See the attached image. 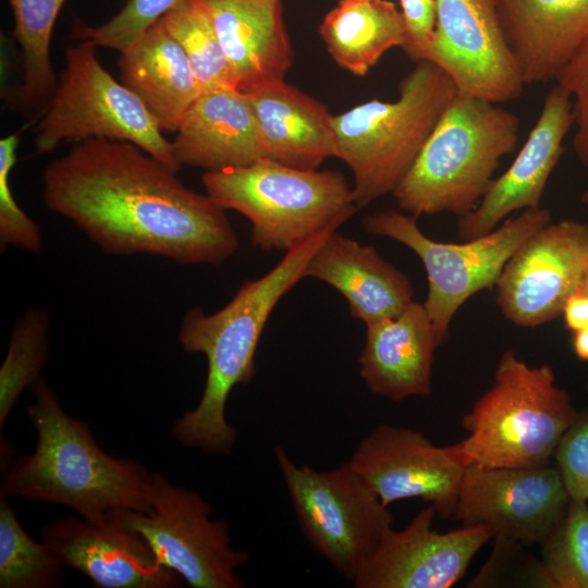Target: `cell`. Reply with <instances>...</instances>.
I'll return each mask as SVG.
<instances>
[{
    "label": "cell",
    "instance_id": "6da1fadb",
    "mask_svg": "<svg viewBox=\"0 0 588 588\" xmlns=\"http://www.w3.org/2000/svg\"><path fill=\"white\" fill-rule=\"evenodd\" d=\"M47 208L111 255L219 265L238 248L225 209L124 140L88 138L44 173Z\"/></svg>",
    "mask_w": 588,
    "mask_h": 588
},
{
    "label": "cell",
    "instance_id": "7a4b0ae2",
    "mask_svg": "<svg viewBox=\"0 0 588 588\" xmlns=\"http://www.w3.org/2000/svg\"><path fill=\"white\" fill-rule=\"evenodd\" d=\"M338 229H327L285 252L265 275L243 282L232 299L216 313L207 314L200 307L185 313L179 342L187 353L204 354L208 369L197 406L172 426L182 445L210 454L232 453L237 431L225 416L229 394L236 384H247L254 378L255 355L269 316L305 278L311 256Z\"/></svg>",
    "mask_w": 588,
    "mask_h": 588
},
{
    "label": "cell",
    "instance_id": "3957f363",
    "mask_svg": "<svg viewBox=\"0 0 588 588\" xmlns=\"http://www.w3.org/2000/svg\"><path fill=\"white\" fill-rule=\"evenodd\" d=\"M29 390L35 401L26 413L36 446L5 466L0 494L62 505L83 517L114 510L147 512L150 474L145 467L105 452L89 425L63 409L44 378Z\"/></svg>",
    "mask_w": 588,
    "mask_h": 588
},
{
    "label": "cell",
    "instance_id": "277c9868",
    "mask_svg": "<svg viewBox=\"0 0 588 588\" xmlns=\"http://www.w3.org/2000/svg\"><path fill=\"white\" fill-rule=\"evenodd\" d=\"M518 126L517 115L499 103L457 90L392 192L399 207L416 218L470 212L500 160L516 149Z\"/></svg>",
    "mask_w": 588,
    "mask_h": 588
},
{
    "label": "cell",
    "instance_id": "5b68a950",
    "mask_svg": "<svg viewBox=\"0 0 588 588\" xmlns=\"http://www.w3.org/2000/svg\"><path fill=\"white\" fill-rule=\"evenodd\" d=\"M399 91L394 101L371 99L333 115L335 157L353 173L358 209L394 191L457 88L438 65L419 61Z\"/></svg>",
    "mask_w": 588,
    "mask_h": 588
},
{
    "label": "cell",
    "instance_id": "8992f818",
    "mask_svg": "<svg viewBox=\"0 0 588 588\" xmlns=\"http://www.w3.org/2000/svg\"><path fill=\"white\" fill-rule=\"evenodd\" d=\"M577 415L548 364L529 366L506 351L492 385L462 417L468 436L457 443L468 465L544 466Z\"/></svg>",
    "mask_w": 588,
    "mask_h": 588
},
{
    "label": "cell",
    "instance_id": "52a82bcc",
    "mask_svg": "<svg viewBox=\"0 0 588 588\" xmlns=\"http://www.w3.org/2000/svg\"><path fill=\"white\" fill-rule=\"evenodd\" d=\"M206 194L247 218L252 244L285 250L340 228L357 210L353 187L335 170H301L265 158L253 164L205 172Z\"/></svg>",
    "mask_w": 588,
    "mask_h": 588
},
{
    "label": "cell",
    "instance_id": "ba28073f",
    "mask_svg": "<svg viewBox=\"0 0 588 588\" xmlns=\"http://www.w3.org/2000/svg\"><path fill=\"white\" fill-rule=\"evenodd\" d=\"M550 222L547 208L525 209L490 233L461 243L428 237L416 217L394 209L367 215L363 225L369 234L405 245L422 262L428 280L424 305L441 345L449 336L458 308L476 293L495 285L516 249Z\"/></svg>",
    "mask_w": 588,
    "mask_h": 588
},
{
    "label": "cell",
    "instance_id": "9c48e42d",
    "mask_svg": "<svg viewBox=\"0 0 588 588\" xmlns=\"http://www.w3.org/2000/svg\"><path fill=\"white\" fill-rule=\"evenodd\" d=\"M299 528L335 572L353 583L383 537L393 515L350 461L333 469L297 465L274 446Z\"/></svg>",
    "mask_w": 588,
    "mask_h": 588
},
{
    "label": "cell",
    "instance_id": "30bf717a",
    "mask_svg": "<svg viewBox=\"0 0 588 588\" xmlns=\"http://www.w3.org/2000/svg\"><path fill=\"white\" fill-rule=\"evenodd\" d=\"M95 48L81 41L65 49L60 82L36 127V152H50L62 142L124 140L177 172L171 142L142 100L105 70Z\"/></svg>",
    "mask_w": 588,
    "mask_h": 588
},
{
    "label": "cell",
    "instance_id": "8fae6325",
    "mask_svg": "<svg viewBox=\"0 0 588 588\" xmlns=\"http://www.w3.org/2000/svg\"><path fill=\"white\" fill-rule=\"evenodd\" d=\"M149 510H114L117 517L140 534L158 560L193 588H243L237 569L250 555L232 546L228 523L211 518L209 503L195 490L150 474Z\"/></svg>",
    "mask_w": 588,
    "mask_h": 588
},
{
    "label": "cell",
    "instance_id": "7c38bea8",
    "mask_svg": "<svg viewBox=\"0 0 588 588\" xmlns=\"http://www.w3.org/2000/svg\"><path fill=\"white\" fill-rule=\"evenodd\" d=\"M571 498L559 470L538 467L467 466L453 517L483 525L493 538L540 544L564 516Z\"/></svg>",
    "mask_w": 588,
    "mask_h": 588
},
{
    "label": "cell",
    "instance_id": "4fadbf2b",
    "mask_svg": "<svg viewBox=\"0 0 588 588\" xmlns=\"http://www.w3.org/2000/svg\"><path fill=\"white\" fill-rule=\"evenodd\" d=\"M587 264V223L566 219L546 224L505 264L495 283L501 313L525 328L552 321L578 290Z\"/></svg>",
    "mask_w": 588,
    "mask_h": 588
},
{
    "label": "cell",
    "instance_id": "5bb4252c",
    "mask_svg": "<svg viewBox=\"0 0 588 588\" xmlns=\"http://www.w3.org/2000/svg\"><path fill=\"white\" fill-rule=\"evenodd\" d=\"M350 462L385 506L421 499L441 518L454 515L468 466L458 443L437 446L417 430L389 424L368 433Z\"/></svg>",
    "mask_w": 588,
    "mask_h": 588
},
{
    "label": "cell",
    "instance_id": "9a60e30c",
    "mask_svg": "<svg viewBox=\"0 0 588 588\" xmlns=\"http://www.w3.org/2000/svg\"><path fill=\"white\" fill-rule=\"evenodd\" d=\"M425 61L443 70L460 93L495 103L517 99L526 86L492 0H437Z\"/></svg>",
    "mask_w": 588,
    "mask_h": 588
},
{
    "label": "cell",
    "instance_id": "2e32d148",
    "mask_svg": "<svg viewBox=\"0 0 588 588\" xmlns=\"http://www.w3.org/2000/svg\"><path fill=\"white\" fill-rule=\"evenodd\" d=\"M41 540L63 567L99 588H177L183 579L164 566L147 540L110 511L96 517L54 519Z\"/></svg>",
    "mask_w": 588,
    "mask_h": 588
},
{
    "label": "cell",
    "instance_id": "e0dca14e",
    "mask_svg": "<svg viewBox=\"0 0 588 588\" xmlns=\"http://www.w3.org/2000/svg\"><path fill=\"white\" fill-rule=\"evenodd\" d=\"M430 505L401 530L391 529L353 580L356 588H449L466 573L477 552L493 538L483 525L448 532L432 529Z\"/></svg>",
    "mask_w": 588,
    "mask_h": 588
},
{
    "label": "cell",
    "instance_id": "ac0fdd59",
    "mask_svg": "<svg viewBox=\"0 0 588 588\" xmlns=\"http://www.w3.org/2000/svg\"><path fill=\"white\" fill-rule=\"evenodd\" d=\"M573 124L572 98L555 84L548 91L541 112L511 166L493 179L479 204L460 217L461 241L490 233L515 211L541 207L547 183Z\"/></svg>",
    "mask_w": 588,
    "mask_h": 588
},
{
    "label": "cell",
    "instance_id": "d6986e66",
    "mask_svg": "<svg viewBox=\"0 0 588 588\" xmlns=\"http://www.w3.org/2000/svg\"><path fill=\"white\" fill-rule=\"evenodd\" d=\"M171 144L181 167L205 172L245 167L267 158L248 96L233 88L203 91L186 111Z\"/></svg>",
    "mask_w": 588,
    "mask_h": 588
},
{
    "label": "cell",
    "instance_id": "ffe728a7",
    "mask_svg": "<svg viewBox=\"0 0 588 588\" xmlns=\"http://www.w3.org/2000/svg\"><path fill=\"white\" fill-rule=\"evenodd\" d=\"M439 346L424 303L413 301L399 316L366 324L360 377L371 393L392 402L427 396Z\"/></svg>",
    "mask_w": 588,
    "mask_h": 588
},
{
    "label": "cell",
    "instance_id": "44dd1931",
    "mask_svg": "<svg viewBox=\"0 0 588 588\" xmlns=\"http://www.w3.org/2000/svg\"><path fill=\"white\" fill-rule=\"evenodd\" d=\"M525 85L554 81L588 37V0H492Z\"/></svg>",
    "mask_w": 588,
    "mask_h": 588
},
{
    "label": "cell",
    "instance_id": "7402d4cb",
    "mask_svg": "<svg viewBox=\"0 0 588 588\" xmlns=\"http://www.w3.org/2000/svg\"><path fill=\"white\" fill-rule=\"evenodd\" d=\"M318 279L347 301L365 324L403 313L414 301L411 280L373 246L331 232L311 256L305 278Z\"/></svg>",
    "mask_w": 588,
    "mask_h": 588
},
{
    "label": "cell",
    "instance_id": "603a6c76",
    "mask_svg": "<svg viewBox=\"0 0 588 588\" xmlns=\"http://www.w3.org/2000/svg\"><path fill=\"white\" fill-rule=\"evenodd\" d=\"M241 91L284 79L293 50L281 0H203Z\"/></svg>",
    "mask_w": 588,
    "mask_h": 588
},
{
    "label": "cell",
    "instance_id": "cb8c5ba5",
    "mask_svg": "<svg viewBox=\"0 0 588 588\" xmlns=\"http://www.w3.org/2000/svg\"><path fill=\"white\" fill-rule=\"evenodd\" d=\"M245 93L268 159L301 170H316L327 158L335 157L333 115L320 101L284 79Z\"/></svg>",
    "mask_w": 588,
    "mask_h": 588
},
{
    "label": "cell",
    "instance_id": "d4e9b609",
    "mask_svg": "<svg viewBox=\"0 0 588 588\" xmlns=\"http://www.w3.org/2000/svg\"><path fill=\"white\" fill-rule=\"evenodd\" d=\"M119 69L122 83L142 100L162 132H176L203 93L184 50L160 20L121 53Z\"/></svg>",
    "mask_w": 588,
    "mask_h": 588
},
{
    "label": "cell",
    "instance_id": "484cf974",
    "mask_svg": "<svg viewBox=\"0 0 588 588\" xmlns=\"http://www.w3.org/2000/svg\"><path fill=\"white\" fill-rule=\"evenodd\" d=\"M319 33L334 62L357 76L405 41L403 15L389 0H340L323 17Z\"/></svg>",
    "mask_w": 588,
    "mask_h": 588
},
{
    "label": "cell",
    "instance_id": "4316f807",
    "mask_svg": "<svg viewBox=\"0 0 588 588\" xmlns=\"http://www.w3.org/2000/svg\"><path fill=\"white\" fill-rule=\"evenodd\" d=\"M14 19L13 37L20 46L23 81L19 103L34 108L50 100L57 87L50 61L53 25L65 0H8Z\"/></svg>",
    "mask_w": 588,
    "mask_h": 588
},
{
    "label": "cell",
    "instance_id": "83f0119b",
    "mask_svg": "<svg viewBox=\"0 0 588 588\" xmlns=\"http://www.w3.org/2000/svg\"><path fill=\"white\" fill-rule=\"evenodd\" d=\"M160 21L184 50L201 91L240 89L203 0H181Z\"/></svg>",
    "mask_w": 588,
    "mask_h": 588
},
{
    "label": "cell",
    "instance_id": "f1b7e54d",
    "mask_svg": "<svg viewBox=\"0 0 588 588\" xmlns=\"http://www.w3.org/2000/svg\"><path fill=\"white\" fill-rule=\"evenodd\" d=\"M0 494V588H57L63 566L49 548L34 540Z\"/></svg>",
    "mask_w": 588,
    "mask_h": 588
},
{
    "label": "cell",
    "instance_id": "f546056e",
    "mask_svg": "<svg viewBox=\"0 0 588 588\" xmlns=\"http://www.w3.org/2000/svg\"><path fill=\"white\" fill-rule=\"evenodd\" d=\"M49 315L29 308L14 324L0 368V429L25 389L39 378L49 356Z\"/></svg>",
    "mask_w": 588,
    "mask_h": 588
},
{
    "label": "cell",
    "instance_id": "4dcf8cb0",
    "mask_svg": "<svg viewBox=\"0 0 588 588\" xmlns=\"http://www.w3.org/2000/svg\"><path fill=\"white\" fill-rule=\"evenodd\" d=\"M540 546V587L588 588L587 501L571 500L564 516Z\"/></svg>",
    "mask_w": 588,
    "mask_h": 588
},
{
    "label": "cell",
    "instance_id": "1f68e13d",
    "mask_svg": "<svg viewBox=\"0 0 588 588\" xmlns=\"http://www.w3.org/2000/svg\"><path fill=\"white\" fill-rule=\"evenodd\" d=\"M181 0H127L124 7L109 21L90 26L75 21L72 35L95 47H107L126 51L142 35Z\"/></svg>",
    "mask_w": 588,
    "mask_h": 588
},
{
    "label": "cell",
    "instance_id": "d6a6232c",
    "mask_svg": "<svg viewBox=\"0 0 588 588\" xmlns=\"http://www.w3.org/2000/svg\"><path fill=\"white\" fill-rule=\"evenodd\" d=\"M17 144L16 134L0 140V245L2 250L13 246L36 254L42 248L40 228L20 208L9 183Z\"/></svg>",
    "mask_w": 588,
    "mask_h": 588
},
{
    "label": "cell",
    "instance_id": "836d02e7",
    "mask_svg": "<svg viewBox=\"0 0 588 588\" xmlns=\"http://www.w3.org/2000/svg\"><path fill=\"white\" fill-rule=\"evenodd\" d=\"M554 457L571 500L588 501V411L578 413L563 433Z\"/></svg>",
    "mask_w": 588,
    "mask_h": 588
},
{
    "label": "cell",
    "instance_id": "e575fe53",
    "mask_svg": "<svg viewBox=\"0 0 588 588\" xmlns=\"http://www.w3.org/2000/svg\"><path fill=\"white\" fill-rule=\"evenodd\" d=\"M558 84L573 101L575 134L573 148L588 172V37L555 77Z\"/></svg>",
    "mask_w": 588,
    "mask_h": 588
},
{
    "label": "cell",
    "instance_id": "d590c367",
    "mask_svg": "<svg viewBox=\"0 0 588 588\" xmlns=\"http://www.w3.org/2000/svg\"><path fill=\"white\" fill-rule=\"evenodd\" d=\"M405 24L403 50L416 62L425 61L436 28L437 0H399Z\"/></svg>",
    "mask_w": 588,
    "mask_h": 588
},
{
    "label": "cell",
    "instance_id": "8d00e7d4",
    "mask_svg": "<svg viewBox=\"0 0 588 588\" xmlns=\"http://www.w3.org/2000/svg\"><path fill=\"white\" fill-rule=\"evenodd\" d=\"M562 315L566 327L573 332L588 328V293L577 290L571 294Z\"/></svg>",
    "mask_w": 588,
    "mask_h": 588
},
{
    "label": "cell",
    "instance_id": "74e56055",
    "mask_svg": "<svg viewBox=\"0 0 588 588\" xmlns=\"http://www.w3.org/2000/svg\"><path fill=\"white\" fill-rule=\"evenodd\" d=\"M573 350L578 358L588 360V328L574 332Z\"/></svg>",
    "mask_w": 588,
    "mask_h": 588
},
{
    "label": "cell",
    "instance_id": "f35d334b",
    "mask_svg": "<svg viewBox=\"0 0 588 588\" xmlns=\"http://www.w3.org/2000/svg\"><path fill=\"white\" fill-rule=\"evenodd\" d=\"M578 290H581L588 293V264H587V267H586V270H585V273H584V277H583V280Z\"/></svg>",
    "mask_w": 588,
    "mask_h": 588
},
{
    "label": "cell",
    "instance_id": "ab89813d",
    "mask_svg": "<svg viewBox=\"0 0 588 588\" xmlns=\"http://www.w3.org/2000/svg\"><path fill=\"white\" fill-rule=\"evenodd\" d=\"M580 200L584 205V207L586 208V210L588 211V186L584 189L581 196H580Z\"/></svg>",
    "mask_w": 588,
    "mask_h": 588
}]
</instances>
